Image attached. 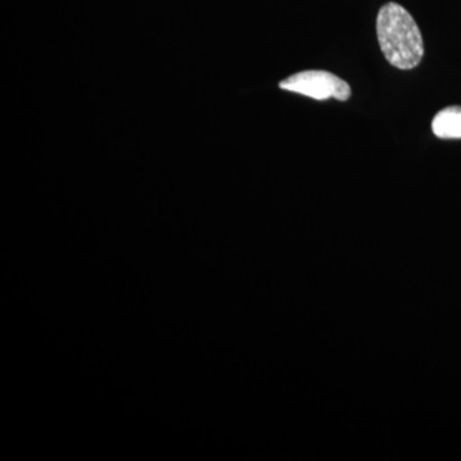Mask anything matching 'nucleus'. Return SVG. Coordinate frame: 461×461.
<instances>
[{
  "instance_id": "obj_2",
  "label": "nucleus",
  "mask_w": 461,
  "mask_h": 461,
  "mask_svg": "<svg viewBox=\"0 0 461 461\" xmlns=\"http://www.w3.org/2000/svg\"><path fill=\"white\" fill-rule=\"evenodd\" d=\"M280 87L317 100L335 98L345 102L351 95L348 84L327 71L299 72L281 81Z\"/></svg>"
},
{
  "instance_id": "obj_3",
  "label": "nucleus",
  "mask_w": 461,
  "mask_h": 461,
  "mask_svg": "<svg viewBox=\"0 0 461 461\" xmlns=\"http://www.w3.org/2000/svg\"><path fill=\"white\" fill-rule=\"evenodd\" d=\"M432 131L439 139H461V107L442 109L433 118Z\"/></svg>"
},
{
  "instance_id": "obj_1",
  "label": "nucleus",
  "mask_w": 461,
  "mask_h": 461,
  "mask_svg": "<svg viewBox=\"0 0 461 461\" xmlns=\"http://www.w3.org/2000/svg\"><path fill=\"white\" fill-rule=\"evenodd\" d=\"M377 36L382 53L390 65L400 69L420 65L424 54L420 30L402 5L387 3L379 9Z\"/></svg>"
}]
</instances>
